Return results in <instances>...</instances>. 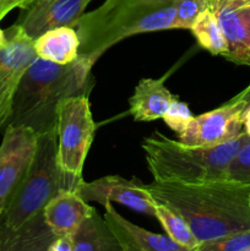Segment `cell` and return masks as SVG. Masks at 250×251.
I'll return each mask as SVG.
<instances>
[{
  "mask_svg": "<svg viewBox=\"0 0 250 251\" xmlns=\"http://www.w3.org/2000/svg\"><path fill=\"white\" fill-rule=\"evenodd\" d=\"M156 202L180 216L199 243L250 229V186L229 180L146 184Z\"/></svg>",
  "mask_w": 250,
  "mask_h": 251,
  "instance_id": "6da1fadb",
  "label": "cell"
},
{
  "mask_svg": "<svg viewBox=\"0 0 250 251\" xmlns=\"http://www.w3.org/2000/svg\"><path fill=\"white\" fill-rule=\"evenodd\" d=\"M95 63L92 59L78 55L73 63L59 65L37 56L15 93L6 125L27 126L38 135L54 129L61 100L88 95Z\"/></svg>",
  "mask_w": 250,
  "mask_h": 251,
  "instance_id": "7a4b0ae2",
  "label": "cell"
},
{
  "mask_svg": "<svg viewBox=\"0 0 250 251\" xmlns=\"http://www.w3.org/2000/svg\"><path fill=\"white\" fill-rule=\"evenodd\" d=\"M175 7L141 0H105L100 7L83 12L76 22L80 53L97 61L118 42L147 32L175 29Z\"/></svg>",
  "mask_w": 250,
  "mask_h": 251,
  "instance_id": "3957f363",
  "label": "cell"
},
{
  "mask_svg": "<svg viewBox=\"0 0 250 251\" xmlns=\"http://www.w3.org/2000/svg\"><path fill=\"white\" fill-rule=\"evenodd\" d=\"M249 139V135L243 131L218 146L199 147L188 146L154 131L151 136L145 137L141 146L153 180L200 184L227 180L230 162Z\"/></svg>",
  "mask_w": 250,
  "mask_h": 251,
  "instance_id": "277c9868",
  "label": "cell"
},
{
  "mask_svg": "<svg viewBox=\"0 0 250 251\" xmlns=\"http://www.w3.org/2000/svg\"><path fill=\"white\" fill-rule=\"evenodd\" d=\"M81 181L61 169L58 158L56 129L38 135L33 161L16 193L1 213L0 227L16 229L31 220L63 190H75Z\"/></svg>",
  "mask_w": 250,
  "mask_h": 251,
  "instance_id": "5b68a950",
  "label": "cell"
},
{
  "mask_svg": "<svg viewBox=\"0 0 250 251\" xmlns=\"http://www.w3.org/2000/svg\"><path fill=\"white\" fill-rule=\"evenodd\" d=\"M55 129L61 169L75 180L82 181L83 164L96 131L88 95L61 100L56 110Z\"/></svg>",
  "mask_w": 250,
  "mask_h": 251,
  "instance_id": "8992f818",
  "label": "cell"
},
{
  "mask_svg": "<svg viewBox=\"0 0 250 251\" xmlns=\"http://www.w3.org/2000/svg\"><path fill=\"white\" fill-rule=\"evenodd\" d=\"M0 48V129L6 126L15 93L27 69L37 59L34 41L16 24L5 31Z\"/></svg>",
  "mask_w": 250,
  "mask_h": 251,
  "instance_id": "52a82bcc",
  "label": "cell"
},
{
  "mask_svg": "<svg viewBox=\"0 0 250 251\" xmlns=\"http://www.w3.org/2000/svg\"><path fill=\"white\" fill-rule=\"evenodd\" d=\"M0 145V212L5 210L26 176L38 142V134L27 126L6 125Z\"/></svg>",
  "mask_w": 250,
  "mask_h": 251,
  "instance_id": "ba28073f",
  "label": "cell"
},
{
  "mask_svg": "<svg viewBox=\"0 0 250 251\" xmlns=\"http://www.w3.org/2000/svg\"><path fill=\"white\" fill-rule=\"evenodd\" d=\"M244 100L233 97L221 107L194 117L179 134V141L188 146L212 147L234 139L243 132Z\"/></svg>",
  "mask_w": 250,
  "mask_h": 251,
  "instance_id": "9c48e42d",
  "label": "cell"
},
{
  "mask_svg": "<svg viewBox=\"0 0 250 251\" xmlns=\"http://www.w3.org/2000/svg\"><path fill=\"white\" fill-rule=\"evenodd\" d=\"M85 201H95L103 207L117 202L142 215L153 216L156 201L139 179L130 180L119 176H108L93 181L82 180L76 189Z\"/></svg>",
  "mask_w": 250,
  "mask_h": 251,
  "instance_id": "30bf717a",
  "label": "cell"
},
{
  "mask_svg": "<svg viewBox=\"0 0 250 251\" xmlns=\"http://www.w3.org/2000/svg\"><path fill=\"white\" fill-rule=\"evenodd\" d=\"M91 0H33L20 16L17 26L32 39L58 27H75Z\"/></svg>",
  "mask_w": 250,
  "mask_h": 251,
  "instance_id": "8fae6325",
  "label": "cell"
},
{
  "mask_svg": "<svg viewBox=\"0 0 250 251\" xmlns=\"http://www.w3.org/2000/svg\"><path fill=\"white\" fill-rule=\"evenodd\" d=\"M227 42L223 58L237 65L250 66V1L225 2L210 6Z\"/></svg>",
  "mask_w": 250,
  "mask_h": 251,
  "instance_id": "7c38bea8",
  "label": "cell"
},
{
  "mask_svg": "<svg viewBox=\"0 0 250 251\" xmlns=\"http://www.w3.org/2000/svg\"><path fill=\"white\" fill-rule=\"evenodd\" d=\"M104 221L119 242L122 251H191L176 244L168 235L157 234L123 217L112 203L104 206Z\"/></svg>",
  "mask_w": 250,
  "mask_h": 251,
  "instance_id": "4fadbf2b",
  "label": "cell"
},
{
  "mask_svg": "<svg viewBox=\"0 0 250 251\" xmlns=\"http://www.w3.org/2000/svg\"><path fill=\"white\" fill-rule=\"evenodd\" d=\"M95 208L75 190H63L43 208V217L56 237H71Z\"/></svg>",
  "mask_w": 250,
  "mask_h": 251,
  "instance_id": "5bb4252c",
  "label": "cell"
},
{
  "mask_svg": "<svg viewBox=\"0 0 250 251\" xmlns=\"http://www.w3.org/2000/svg\"><path fill=\"white\" fill-rule=\"evenodd\" d=\"M161 78H142L129 98V113L136 122H151L163 118L174 97Z\"/></svg>",
  "mask_w": 250,
  "mask_h": 251,
  "instance_id": "9a60e30c",
  "label": "cell"
},
{
  "mask_svg": "<svg viewBox=\"0 0 250 251\" xmlns=\"http://www.w3.org/2000/svg\"><path fill=\"white\" fill-rule=\"evenodd\" d=\"M55 238L39 212L16 229L0 227V251H48Z\"/></svg>",
  "mask_w": 250,
  "mask_h": 251,
  "instance_id": "2e32d148",
  "label": "cell"
},
{
  "mask_svg": "<svg viewBox=\"0 0 250 251\" xmlns=\"http://www.w3.org/2000/svg\"><path fill=\"white\" fill-rule=\"evenodd\" d=\"M38 58L65 65L76 60L80 53V39L74 27H58L34 39Z\"/></svg>",
  "mask_w": 250,
  "mask_h": 251,
  "instance_id": "e0dca14e",
  "label": "cell"
},
{
  "mask_svg": "<svg viewBox=\"0 0 250 251\" xmlns=\"http://www.w3.org/2000/svg\"><path fill=\"white\" fill-rule=\"evenodd\" d=\"M74 251H122L119 242L104 218L96 210L71 235Z\"/></svg>",
  "mask_w": 250,
  "mask_h": 251,
  "instance_id": "ac0fdd59",
  "label": "cell"
},
{
  "mask_svg": "<svg viewBox=\"0 0 250 251\" xmlns=\"http://www.w3.org/2000/svg\"><path fill=\"white\" fill-rule=\"evenodd\" d=\"M194 37L201 48L206 49L213 55L225 56L227 53V42L215 12L206 7L198 15L190 27Z\"/></svg>",
  "mask_w": 250,
  "mask_h": 251,
  "instance_id": "d6986e66",
  "label": "cell"
},
{
  "mask_svg": "<svg viewBox=\"0 0 250 251\" xmlns=\"http://www.w3.org/2000/svg\"><path fill=\"white\" fill-rule=\"evenodd\" d=\"M154 217L159 221L167 235L176 244L193 250L199 245L198 239L194 235L193 230L188 226V223L183 220L174 211L168 208L162 203L156 202L154 205Z\"/></svg>",
  "mask_w": 250,
  "mask_h": 251,
  "instance_id": "ffe728a7",
  "label": "cell"
},
{
  "mask_svg": "<svg viewBox=\"0 0 250 251\" xmlns=\"http://www.w3.org/2000/svg\"><path fill=\"white\" fill-rule=\"evenodd\" d=\"M250 247V229L199 243L191 251H243Z\"/></svg>",
  "mask_w": 250,
  "mask_h": 251,
  "instance_id": "44dd1931",
  "label": "cell"
},
{
  "mask_svg": "<svg viewBox=\"0 0 250 251\" xmlns=\"http://www.w3.org/2000/svg\"><path fill=\"white\" fill-rule=\"evenodd\" d=\"M227 180L250 186V139L230 162L227 171Z\"/></svg>",
  "mask_w": 250,
  "mask_h": 251,
  "instance_id": "7402d4cb",
  "label": "cell"
},
{
  "mask_svg": "<svg viewBox=\"0 0 250 251\" xmlns=\"http://www.w3.org/2000/svg\"><path fill=\"white\" fill-rule=\"evenodd\" d=\"M175 7V29H190L194 20L207 7L205 0H171Z\"/></svg>",
  "mask_w": 250,
  "mask_h": 251,
  "instance_id": "603a6c76",
  "label": "cell"
},
{
  "mask_svg": "<svg viewBox=\"0 0 250 251\" xmlns=\"http://www.w3.org/2000/svg\"><path fill=\"white\" fill-rule=\"evenodd\" d=\"M193 118L194 115L191 110L189 109L188 104L185 102H181V100L174 98L162 119L173 131L180 134L188 126V124Z\"/></svg>",
  "mask_w": 250,
  "mask_h": 251,
  "instance_id": "cb8c5ba5",
  "label": "cell"
},
{
  "mask_svg": "<svg viewBox=\"0 0 250 251\" xmlns=\"http://www.w3.org/2000/svg\"><path fill=\"white\" fill-rule=\"evenodd\" d=\"M48 251H74L71 237H56L49 245Z\"/></svg>",
  "mask_w": 250,
  "mask_h": 251,
  "instance_id": "d4e9b609",
  "label": "cell"
},
{
  "mask_svg": "<svg viewBox=\"0 0 250 251\" xmlns=\"http://www.w3.org/2000/svg\"><path fill=\"white\" fill-rule=\"evenodd\" d=\"M26 0H0V21L15 7L24 9Z\"/></svg>",
  "mask_w": 250,
  "mask_h": 251,
  "instance_id": "484cf974",
  "label": "cell"
},
{
  "mask_svg": "<svg viewBox=\"0 0 250 251\" xmlns=\"http://www.w3.org/2000/svg\"><path fill=\"white\" fill-rule=\"evenodd\" d=\"M243 131L250 136V104L245 108L243 114Z\"/></svg>",
  "mask_w": 250,
  "mask_h": 251,
  "instance_id": "4316f807",
  "label": "cell"
},
{
  "mask_svg": "<svg viewBox=\"0 0 250 251\" xmlns=\"http://www.w3.org/2000/svg\"><path fill=\"white\" fill-rule=\"evenodd\" d=\"M234 97L239 98V100H244V102L247 103L248 105H249L250 104V85L248 86V87H245L244 90L242 91V92L238 93L237 96H234Z\"/></svg>",
  "mask_w": 250,
  "mask_h": 251,
  "instance_id": "83f0119b",
  "label": "cell"
},
{
  "mask_svg": "<svg viewBox=\"0 0 250 251\" xmlns=\"http://www.w3.org/2000/svg\"><path fill=\"white\" fill-rule=\"evenodd\" d=\"M207 7L213 6V5L225 4V2H234V1H250V0H205Z\"/></svg>",
  "mask_w": 250,
  "mask_h": 251,
  "instance_id": "f1b7e54d",
  "label": "cell"
},
{
  "mask_svg": "<svg viewBox=\"0 0 250 251\" xmlns=\"http://www.w3.org/2000/svg\"><path fill=\"white\" fill-rule=\"evenodd\" d=\"M5 41H6V36H5V31H2V29L0 28V48H1L2 44L5 43Z\"/></svg>",
  "mask_w": 250,
  "mask_h": 251,
  "instance_id": "f546056e",
  "label": "cell"
},
{
  "mask_svg": "<svg viewBox=\"0 0 250 251\" xmlns=\"http://www.w3.org/2000/svg\"><path fill=\"white\" fill-rule=\"evenodd\" d=\"M32 1H33V0H26V1H25V6H24V9H25V7H27V6H28V5L31 4Z\"/></svg>",
  "mask_w": 250,
  "mask_h": 251,
  "instance_id": "4dcf8cb0",
  "label": "cell"
},
{
  "mask_svg": "<svg viewBox=\"0 0 250 251\" xmlns=\"http://www.w3.org/2000/svg\"><path fill=\"white\" fill-rule=\"evenodd\" d=\"M243 251H250V247H249V248H247V249H245V250H243Z\"/></svg>",
  "mask_w": 250,
  "mask_h": 251,
  "instance_id": "1f68e13d",
  "label": "cell"
},
{
  "mask_svg": "<svg viewBox=\"0 0 250 251\" xmlns=\"http://www.w3.org/2000/svg\"><path fill=\"white\" fill-rule=\"evenodd\" d=\"M0 220H1V212H0Z\"/></svg>",
  "mask_w": 250,
  "mask_h": 251,
  "instance_id": "d6a6232c",
  "label": "cell"
},
{
  "mask_svg": "<svg viewBox=\"0 0 250 251\" xmlns=\"http://www.w3.org/2000/svg\"><path fill=\"white\" fill-rule=\"evenodd\" d=\"M249 202H250V196H249Z\"/></svg>",
  "mask_w": 250,
  "mask_h": 251,
  "instance_id": "836d02e7",
  "label": "cell"
}]
</instances>
